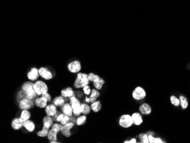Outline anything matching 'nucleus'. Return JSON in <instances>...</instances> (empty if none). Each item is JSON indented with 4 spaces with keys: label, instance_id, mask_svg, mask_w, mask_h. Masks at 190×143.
Returning <instances> with one entry per match:
<instances>
[{
    "label": "nucleus",
    "instance_id": "nucleus-1",
    "mask_svg": "<svg viewBox=\"0 0 190 143\" xmlns=\"http://www.w3.org/2000/svg\"><path fill=\"white\" fill-rule=\"evenodd\" d=\"M90 82L88 78V74L84 73L79 72L76 74L73 86L76 89H80L83 88L86 85H90Z\"/></svg>",
    "mask_w": 190,
    "mask_h": 143
},
{
    "label": "nucleus",
    "instance_id": "nucleus-2",
    "mask_svg": "<svg viewBox=\"0 0 190 143\" xmlns=\"http://www.w3.org/2000/svg\"><path fill=\"white\" fill-rule=\"evenodd\" d=\"M34 83L33 82L30 81H26L23 83L21 87V89L25 92L26 98L32 100H34L38 96L34 88Z\"/></svg>",
    "mask_w": 190,
    "mask_h": 143
},
{
    "label": "nucleus",
    "instance_id": "nucleus-3",
    "mask_svg": "<svg viewBox=\"0 0 190 143\" xmlns=\"http://www.w3.org/2000/svg\"><path fill=\"white\" fill-rule=\"evenodd\" d=\"M34 88L38 96H40L49 92V87L42 80H37L34 83Z\"/></svg>",
    "mask_w": 190,
    "mask_h": 143
},
{
    "label": "nucleus",
    "instance_id": "nucleus-4",
    "mask_svg": "<svg viewBox=\"0 0 190 143\" xmlns=\"http://www.w3.org/2000/svg\"><path fill=\"white\" fill-rule=\"evenodd\" d=\"M69 101L73 110V116L77 117L82 114V103L80 100L75 96H73L69 98Z\"/></svg>",
    "mask_w": 190,
    "mask_h": 143
},
{
    "label": "nucleus",
    "instance_id": "nucleus-5",
    "mask_svg": "<svg viewBox=\"0 0 190 143\" xmlns=\"http://www.w3.org/2000/svg\"><path fill=\"white\" fill-rule=\"evenodd\" d=\"M120 126L123 128H129L133 124V121L131 115L129 114L122 115L119 121Z\"/></svg>",
    "mask_w": 190,
    "mask_h": 143
},
{
    "label": "nucleus",
    "instance_id": "nucleus-6",
    "mask_svg": "<svg viewBox=\"0 0 190 143\" xmlns=\"http://www.w3.org/2000/svg\"><path fill=\"white\" fill-rule=\"evenodd\" d=\"M146 96V91L141 86H138L134 88L132 92V97L135 100H141L145 99Z\"/></svg>",
    "mask_w": 190,
    "mask_h": 143
},
{
    "label": "nucleus",
    "instance_id": "nucleus-7",
    "mask_svg": "<svg viewBox=\"0 0 190 143\" xmlns=\"http://www.w3.org/2000/svg\"><path fill=\"white\" fill-rule=\"evenodd\" d=\"M35 102L34 100L29 99L27 98L22 99L19 102L18 107L21 110H32L35 106Z\"/></svg>",
    "mask_w": 190,
    "mask_h": 143
},
{
    "label": "nucleus",
    "instance_id": "nucleus-8",
    "mask_svg": "<svg viewBox=\"0 0 190 143\" xmlns=\"http://www.w3.org/2000/svg\"><path fill=\"white\" fill-rule=\"evenodd\" d=\"M68 70L72 74H77L82 70L81 63L77 60L72 61L67 65Z\"/></svg>",
    "mask_w": 190,
    "mask_h": 143
},
{
    "label": "nucleus",
    "instance_id": "nucleus-9",
    "mask_svg": "<svg viewBox=\"0 0 190 143\" xmlns=\"http://www.w3.org/2000/svg\"><path fill=\"white\" fill-rule=\"evenodd\" d=\"M39 74L40 77L45 81H50L54 78L53 73L45 67H41L39 68Z\"/></svg>",
    "mask_w": 190,
    "mask_h": 143
},
{
    "label": "nucleus",
    "instance_id": "nucleus-10",
    "mask_svg": "<svg viewBox=\"0 0 190 143\" xmlns=\"http://www.w3.org/2000/svg\"><path fill=\"white\" fill-rule=\"evenodd\" d=\"M75 125V123L72 121H69L68 123L63 125L61 131V134L66 138H70L72 136V132H71V129L73 128Z\"/></svg>",
    "mask_w": 190,
    "mask_h": 143
},
{
    "label": "nucleus",
    "instance_id": "nucleus-11",
    "mask_svg": "<svg viewBox=\"0 0 190 143\" xmlns=\"http://www.w3.org/2000/svg\"><path fill=\"white\" fill-rule=\"evenodd\" d=\"M26 75L29 81L32 82L36 81L40 77L39 74V68L36 67H32L30 71L28 72Z\"/></svg>",
    "mask_w": 190,
    "mask_h": 143
},
{
    "label": "nucleus",
    "instance_id": "nucleus-12",
    "mask_svg": "<svg viewBox=\"0 0 190 143\" xmlns=\"http://www.w3.org/2000/svg\"><path fill=\"white\" fill-rule=\"evenodd\" d=\"M100 93L99 92V90L93 88L92 89L91 94H90V96H86L85 98V102L87 103H92L95 102V101L97 100L98 98L100 96Z\"/></svg>",
    "mask_w": 190,
    "mask_h": 143
},
{
    "label": "nucleus",
    "instance_id": "nucleus-13",
    "mask_svg": "<svg viewBox=\"0 0 190 143\" xmlns=\"http://www.w3.org/2000/svg\"><path fill=\"white\" fill-rule=\"evenodd\" d=\"M44 112L46 115L53 117L58 112V107L53 103L48 104L44 108Z\"/></svg>",
    "mask_w": 190,
    "mask_h": 143
},
{
    "label": "nucleus",
    "instance_id": "nucleus-14",
    "mask_svg": "<svg viewBox=\"0 0 190 143\" xmlns=\"http://www.w3.org/2000/svg\"><path fill=\"white\" fill-rule=\"evenodd\" d=\"M59 133V132L53 128H51L49 129L47 138V140L49 141L50 143H53L54 142L58 141V134Z\"/></svg>",
    "mask_w": 190,
    "mask_h": 143
},
{
    "label": "nucleus",
    "instance_id": "nucleus-15",
    "mask_svg": "<svg viewBox=\"0 0 190 143\" xmlns=\"http://www.w3.org/2000/svg\"><path fill=\"white\" fill-rule=\"evenodd\" d=\"M34 102L35 106L40 109H44V108L46 107L49 103L47 99L43 96L36 98L34 100Z\"/></svg>",
    "mask_w": 190,
    "mask_h": 143
},
{
    "label": "nucleus",
    "instance_id": "nucleus-16",
    "mask_svg": "<svg viewBox=\"0 0 190 143\" xmlns=\"http://www.w3.org/2000/svg\"><path fill=\"white\" fill-rule=\"evenodd\" d=\"M23 124H24V128L29 132L32 133L34 132L36 129L35 123L30 119L24 122Z\"/></svg>",
    "mask_w": 190,
    "mask_h": 143
},
{
    "label": "nucleus",
    "instance_id": "nucleus-17",
    "mask_svg": "<svg viewBox=\"0 0 190 143\" xmlns=\"http://www.w3.org/2000/svg\"><path fill=\"white\" fill-rule=\"evenodd\" d=\"M61 95L65 98H70L73 96H75V91L71 87H67L63 88L61 91Z\"/></svg>",
    "mask_w": 190,
    "mask_h": 143
},
{
    "label": "nucleus",
    "instance_id": "nucleus-18",
    "mask_svg": "<svg viewBox=\"0 0 190 143\" xmlns=\"http://www.w3.org/2000/svg\"><path fill=\"white\" fill-rule=\"evenodd\" d=\"M11 127L14 131H18L24 127V124L23 123L20 121L19 117H16L12 120Z\"/></svg>",
    "mask_w": 190,
    "mask_h": 143
},
{
    "label": "nucleus",
    "instance_id": "nucleus-19",
    "mask_svg": "<svg viewBox=\"0 0 190 143\" xmlns=\"http://www.w3.org/2000/svg\"><path fill=\"white\" fill-rule=\"evenodd\" d=\"M60 108H61L62 113L64 114L67 115L70 117L73 115V110H72V106H71V104L69 103V102L65 103L63 106H62Z\"/></svg>",
    "mask_w": 190,
    "mask_h": 143
},
{
    "label": "nucleus",
    "instance_id": "nucleus-20",
    "mask_svg": "<svg viewBox=\"0 0 190 143\" xmlns=\"http://www.w3.org/2000/svg\"><path fill=\"white\" fill-rule=\"evenodd\" d=\"M139 111L141 114L148 115L152 113V109L148 103H143L139 107Z\"/></svg>",
    "mask_w": 190,
    "mask_h": 143
},
{
    "label": "nucleus",
    "instance_id": "nucleus-21",
    "mask_svg": "<svg viewBox=\"0 0 190 143\" xmlns=\"http://www.w3.org/2000/svg\"><path fill=\"white\" fill-rule=\"evenodd\" d=\"M54 120L52 117L46 115L43 117L42 119V125L47 128L50 129L54 124Z\"/></svg>",
    "mask_w": 190,
    "mask_h": 143
},
{
    "label": "nucleus",
    "instance_id": "nucleus-22",
    "mask_svg": "<svg viewBox=\"0 0 190 143\" xmlns=\"http://www.w3.org/2000/svg\"><path fill=\"white\" fill-rule=\"evenodd\" d=\"M131 117L133 121V124L135 125L139 126L143 123V119L141 113H134L131 115Z\"/></svg>",
    "mask_w": 190,
    "mask_h": 143
},
{
    "label": "nucleus",
    "instance_id": "nucleus-23",
    "mask_svg": "<svg viewBox=\"0 0 190 143\" xmlns=\"http://www.w3.org/2000/svg\"><path fill=\"white\" fill-rule=\"evenodd\" d=\"M53 104H54L57 107H61L65 103V98L61 95L55 96L52 100Z\"/></svg>",
    "mask_w": 190,
    "mask_h": 143
},
{
    "label": "nucleus",
    "instance_id": "nucleus-24",
    "mask_svg": "<svg viewBox=\"0 0 190 143\" xmlns=\"http://www.w3.org/2000/svg\"><path fill=\"white\" fill-rule=\"evenodd\" d=\"M31 117H32V114L28 110H21L19 119L21 122L24 123L25 121L30 119Z\"/></svg>",
    "mask_w": 190,
    "mask_h": 143
},
{
    "label": "nucleus",
    "instance_id": "nucleus-25",
    "mask_svg": "<svg viewBox=\"0 0 190 143\" xmlns=\"http://www.w3.org/2000/svg\"><path fill=\"white\" fill-rule=\"evenodd\" d=\"M91 108L94 113H98L102 108V104L100 100H96L95 102L92 103L91 104Z\"/></svg>",
    "mask_w": 190,
    "mask_h": 143
},
{
    "label": "nucleus",
    "instance_id": "nucleus-26",
    "mask_svg": "<svg viewBox=\"0 0 190 143\" xmlns=\"http://www.w3.org/2000/svg\"><path fill=\"white\" fill-rule=\"evenodd\" d=\"M87 119V115H80V116H77V118L76 119L75 124L77 126H82L86 123Z\"/></svg>",
    "mask_w": 190,
    "mask_h": 143
},
{
    "label": "nucleus",
    "instance_id": "nucleus-27",
    "mask_svg": "<svg viewBox=\"0 0 190 143\" xmlns=\"http://www.w3.org/2000/svg\"><path fill=\"white\" fill-rule=\"evenodd\" d=\"M91 111L92 110L91 108V106H89L87 103H82V108H81L82 114L88 115L90 114Z\"/></svg>",
    "mask_w": 190,
    "mask_h": 143
},
{
    "label": "nucleus",
    "instance_id": "nucleus-28",
    "mask_svg": "<svg viewBox=\"0 0 190 143\" xmlns=\"http://www.w3.org/2000/svg\"><path fill=\"white\" fill-rule=\"evenodd\" d=\"M49 128H47L45 127H42V128L40 131H39L36 132V135L39 137V138H47L49 131Z\"/></svg>",
    "mask_w": 190,
    "mask_h": 143
},
{
    "label": "nucleus",
    "instance_id": "nucleus-29",
    "mask_svg": "<svg viewBox=\"0 0 190 143\" xmlns=\"http://www.w3.org/2000/svg\"><path fill=\"white\" fill-rule=\"evenodd\" d=\"M104 84H105V81L101 77H100L98 79L93 82V85L94 86L95 88L98 90H101Z\"/></svg>",
    "mask_w": 190,
    "mask_h": 143
},
{
    "label": "nucleus",
    "instance_id": "nucleus-30",
    "mask_svg": "<svg viewBox=\"0 0 190 143\" xmlns=\"http://www.w3.org/2000/svg\"><path fill=\"white\" fill-rule=\"evenodd\" d=\"M180 104L181 105L183 109H186L188 107V102L187 99L184 96H180L179 97Z\"/></svg>",
    "mask_w": 190,
    "mask_h": 143
},
{
    "label": "nucleus",
    "instance_id": "nucleus-31",
    "mask_svg": "<svg viewBox=\"0 0 190 143\" xmlns=\"http://www.w3.org/2000/svg\"><path fill=\"white\" fill-rule=\"evenodd\" d=\"M139 139L141 141V143H149L148 134H141L139 135Z\"/></svg>",
    "mask_w": 190,
    "mask_h": 143
},
{
    "label": "nucleus",
    "instance_id": "nucleus-32",
    "mask_svg": "<svg viewBox=\"0 0 190 143\" xmlns=\"http://www.w3.org/2000/svg\"><path fill=\"white\" fill-rule=\"evenodd\" d=\"M100 77L99 75L95 74L93 73H90L88 74V78H89L90 82H92V83L96 81L98 79L100 78Z\"/></svg>",
    "mask_w": 190,
    "mask_h": 143
},
{
    "label": "nucleus",
    "instance_id": "nucleus-33",
    "mask_svg": "<svg viewBox=\"0 0 190 143\" xmlns=\"http://www.w3.org/2000/svg\"><path fill=\"white\" fill-rule=\"evenodd\" d=\"M170 101L172 104L175 106H179L180 105V100L175 96H171L170 97Z\"/></svg>",
    "mask_w": 190,
    "mask_h": 143
},
{
    "label": "nucleus",
    "instance_id": "nucleus-34",
    "mask_svg": "<svg viewBox=\"0 0 190 143\" xmlns=\"http://www.w3.org/2000/svg\"><path fill=\"white\" fill-rule=\"evenodd\" d=\"M83 91L85 95H86L87 96H90V94H91L92 89H91V87L89 86V85H88L84 86L83 88Z\"/></svg>",
    "mask_w": 190,
    "mask_h": 143
},
{
    "label": "nucleus",
    "instance_id": "nucleus-35",
    "mask_svg": "<svg viewBox=\"0 0 190 143\" xmlns=\"http://www.w3.org/2000/svg\"><path fill=\"white\" fill-rule=\"evenodd\" d=\"M25 98H26V96L25 92L21 89V91H20L18 92V93L17 94V100H18V102Z\"/></svg>",
    "mask_w": 190,
    "mask_h": 143
},
{
    "label": "nucleus",
    "instance_id": "nucleus-36",
    "mask_svg": "<svg viewBox=\"0 0 190 143\" xmlns=\"http://www.w3.org/2000/svg\"><path fill=\"white\" fill-rule=\"evenodd\" d=\"M69 121H70V116L64 114L63 118L62 120L61 121V124L63 125L64 124H65L66 123H68Z\"/></svg>",
    "mask_w": 190,
    "mask_h": 143
},
{
    "label": "nucleus",
    "instance_id": "nucleus-37",
    "mask_svg": "<svg viewBox=\"0 0 190 143\" xmlns=\"http://www.w3.org/2000/svg\"><path fill=\"white\" fill-rule=\"evenodd\" d=\"M40 96H43V97L47 99V100L48 101L49 103H50V102H51L52 101V97H51V94L49 92H47V93H46V94H45L44 95H42Z\"/></svg>",
    "mask_w": 190,
    "mask_h": 143
},
{
    "label": "nucleus",
    "instance_id": "nucleus-38",
    "mask_svg": "<svg viewBox=\"0 0 190 143\" xmlns=\"http://www.w3.org/2000/svg\"><path fill=\"white\" fill-rule=\"evenodd\" d=\"M154 138H155L153 136V135H148V139H149V143H153Z\"/></svg>",
    "mask_w": 190,
    "mask_h": 143
},
{
    "label": "nucleus",
    "instance_id": "nucleus-39",
    "mask_svg": "<svg viewBox=\"0 0 190 143\" xmlns=\"http://www.w3.org/2000/svg\"><path fill=\"white\" fill-rule=\"evenodd\" d=\"M124 143H137V139L135 138H132L131 139L129 140H125L124 142Z\"/></svg>",
    "mask_w": 190,
    "mask_h": 143
},
{
    "label": "nucleus",
    "instance_id": "nucleus-40",
    "mask_svg": "<svg viewBox=\"0 0 190 143\" xmlns=\"http://www.w3.org/2000/svg\"><path fill=\"white\" fill-rule=\"evenodd\" d=\"M164 143L163 142V140L159 138H155L154 140V142L153 143Z\"/></svg>",
    "mask_w": 190,
    "mask_h": 143
}]
</instances>
